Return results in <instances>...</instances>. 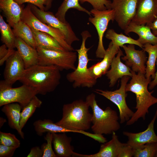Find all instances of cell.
Wrapping results in <instances>:
<instances>
[{
  "instance_id": "1",
  "label": "cell",
  "mask_w": 157,
  "mask_h": 157,
  "mask_svg": "<svg viewBox=\"0 0 157 157\" xmlns=\"http://www.w3.org/2000/svg\"><path fill=\"white\" fill-rule=\"evenodd\" d=\"M60 71L55 65L37 64L26 69L19 81L44 95L54 91L60 84Z\"/></svg>"
},
{
  "instance_id": "2",
  "label": "cell",
  "mask_w": 157,
  "mask_h": 157,
  "mask_svg": "<svg viewBox=\"0 0 157 157\" xmlns=\"http://www.w3.org/2000/svg\"><path fill=\"white\" fill-rule=\"evenodd\" d=\"M131 79L126 86V92L130 91L134 93L136 96V111L126 123V125L134 124L140 118L143 120L149 113V109L151 106L157 103V98L152 95L154 92H149L148 86L151 81V77L146 78L145 74L133 71L131 69Z\"/></svg>"
},
{
  "instance_id": "3",
  "label": "cell",
  "mask_w": 157,
  "mask_h": 157,
  "mask_svg": "<svg viewBox=\"0 0 157 157\" xmlns=\"http://www.w3.org/2000/svg\"><path fill=\"white\" fill-rule=\"evenodd\" d=\"M86 101L75 100L65 104L62 108L61 119L56 124L65 129L77 131H86L90 128L92 114L89 110Z\"/></svg>"
},
{
  "instance_id": "4",
  "label": "cell",
  "mask_w": 157,
  "mask_h": 157,
  "mask_svg": "<svg viewBox=\"0 0 157 157\" xmlns=\"http://www.w3.org/2000/svg\"><path fill=\"white\" fill-rule=\"evenodd\" d=\"M85 101L92 111L91 128L93 133L101 135L110 134L120 129L119 117L116 111L110 107L103 110L97 104L93 93L88 95Z\"/></svg>"
},
{
  "instance_id": "5",
  "label": "cell",
  "mask_w": 157,
  "mask_h": 157,
  "mask_svg": "<svg viewBox=\"0 0 157 157\" xmlns=\"http://www.w3.org/2000/svg\"><path fill=\"white\" fill-rule=\"evenodd\" d=\"M82 41L80 47L75 50L78 54V63L76 69L66 75L67 80L72 83L74 88L77 87L91 88L95 85L97 81L92 75L88 67V51L90 48H87L85 45L86 40L91 37L90 33L87 30L83 31L81 33Z\"/></svg>"
},
{
  "instance_id": "6",
  "label": "cell",
  "mask_w": 157,
  "mask_h": 157,
  "mask_svg": "<svg viewBox=\"0 0 157 157\" xmlns=\"http://www.w3.org/2000/svg\"><path fill=\"white\" fill-rule=\"evenodd\" d=\"M38 55V64L44 65H55L61 71L74 70L77 60V52L73 51H60L44 49L37 47Z\"/></svg>"
},
{
  "instance_id": "7",
  "label": "cell",
  "mask_w": 157,
  "mask_h": 157,
  "mask_svg": "<svg viewBox=\"0 0 157 157\" xmlns=\"http://www.w3.org/2000/svg\"><path fill=\"white\" fill-rule=\"evenodd\" d=\"M38 94L37 90L28 85L23 84L12 88L6 85L3 80L0 82V106L13 103L19 104L22 109L33 98Z\"/></svg>"
},
{
  "instance_id": "8",
  "label": "cell",
  "mask_w": 157,
  "mask_h": 157,
  "mask_svg": "<svg viewBox=\"0 0 157 157\" xmlns=\"http://www.w3.org/2000/svg\"><path fill=\"white\" fill-rule=\"evenodd\" d=\"M130 78V76H127L123 77L121 79L120 88L114 91L103 90L99 89L94 90L96 93L109 99L117 106L119 110V117L121 124L128 121L134 113L129 108L126 100L127 96L126 90V86Z\"/></svg>"
},
{
  "instance_id": "9",
  "label": "cell",
  "mask_w": 157,
  "mask_h": 157,
  "mask_svg": "<svg viewBox=\"0 0 157 157\" xmlns=\"http://www.w3.org/2000/svg\"><path fill=\"white\" fill-rule=\"evenodd\" d=\"M21 20L30 28L47 33L52 36L66 50L74 51L72 46L67 43L65 36L60 30L42 22L35 15L31 10L29 3L24 8Z\"/></svg>"
},
{
  "instance_id": "10",
  "label": "cell",
  "mask_w": 157,
  "mask_h": 157,
  "mask_svg": "<svg viewBox=\"0 0 157 157\" xmlns=\"http://www.w3.org/2000/svg\"><path fill=\"white\" fill-rule=\"evenodd\" d=\"M90 11L92 16H90L88 20L95 27L98 36L96 56L103 58L106 51L103 44V37L110 21L113 22L115 20V12L112 9L100 10L94 8Z\"/></svg>"
},
{
  "instance_id": "11",
  "label": "cell",
  "mask_w": 157,
  "mask_h": 157,
  "mask_svg": "<svg viewBox=\"0 0 157 157\" xmlns=\"http://www.w3.org/2000/svg\"><path fill=\"white\" fill-rule=\"evenodd\" d=\"M29 4L35 15L42 22L60 30L65 36L66 41L69 45L72 46L73 42L79 40L68 22H63L52 12L42 10L32 4Z\"/></svg>"
},
{
  "instance_id": "12",
  "label": "cell",
  "mask_w": 157,
  "mask_h": 157,
  "mask_svg": "<svg viewBox=\"0 0 157 157\" xmlns=\"http://www.w3.org/2000/svg\"><path fill=\"white\" fill-rule=\"evenodd\" d=\"M138 0H112L111 9L115 12V20L124 30L135 16Z\"/></svg>"
},
{
  "instance_id": "13",
  "label": "cell",
  "mask_w": 157,
  "mask_h": 157,
  "mask_svg": "<svg viewBox=\"0 0 157 157\" xmlns=\"http://www.w3.org/2000/svg\"><path fill=\"white\" fill-rule=\"evenodd\" d=\"M25 69L24 62L17 51L6 61L3 72L4 82L12 87L19 81Z\"/></svg>"
},
{
  "instance_id": "14",
  "label": "cell",
  "mask_w": 157,
  "mask_h": 157,
  "mask_svg": "<svg viewBox=\"0 0 157 157\" xmlns=\"http://www.w3.org/2000/svg\"><path fill=\"white\" fill-rule=\"evenodd\" d=\"M122 47L125 51L126 55L122 59L125 61L126 65L131 67L133 72L145 74V64L147 58L146 52L143 50H136L133 44H129L127 46L124 45Z\"/></svg>"
},
{
  "instance_id": "15",
  "label": "cell",
  "mask_w": 157,
  "mask_h": 157,
  "mask_svg": "<svg viewBox=\"0 0 157 157\" xmlns=\"http://www.w3.org/2000/svg\"><path fill=\"white\" fill-rule=\"evenodd\" d=\"M157 18V0H138L136 15L131 22L148 25Z\"/></svg>"
},
{
  "instance_id": "16",
  "label": "cell",
  "mask_w": 157,
  "mask_h": 157,
  "mask_svg": "<svg viewBox=\"0 0 157 157\" xmlns=\"http://www.w3.org/2000/svg\"><path fill=\"white\" fill-rule=\"evenodd\" d=\"M157 116V109L155 115L145 131L138 133L124 131L123 135L128 138L127 143L135 148L145 144L157 142V136L154 131V125Z\"/></svg>"
},
{
  "instance_id": "17",
  "label": "cell",
  "mask_w": 157,
  "mask_h": 157,
  "mask_svg": "<svg viewBox=\"0 0 157 157\" xmlns=\"http://www.w3.org/2000/svg\"><path fill=\"white\" fill-rule=\"evenodd\" d=\"M111 139L103 143L99 151L96 153L85 155L74 152L72 157H120L123 143L119 140L115 132L112 134Z\"/></svg>"
},
{
  "instance_id": "18",
  "label": "cell",
  "mask_w": 157,
  "mask_h": 157,
  "mask_svg": "<svg viewBox=\"0 0 157 157\" xmlns=\"http://www.w3.org/2000/svg\"><path fill=\"white\" fill-rule=\"evenodd\" d=\"M120 47L112 41L109 44L102 60L89 68L92 76L96 79L106 74L113 60L119 51Z\"/></svg>"
},
{
  "instance_id": "19",
  "label": "cell",
  "mask_w": 157,
  "mask_h": 157,
  "mask_svg": "<svg viewBox=\"0 0 157 157\" xmlns=\"http://www.w3.org/2000/svg\"><path fill=\"white\" fill-rule=\"evenodd\" d=\"M123 56H124L123 53L120 49L116 56L113 60L110 69L106 73V76L110 80V87L114 86L117 80L124 76H127L131 77L132 76L130 68L121 61V57Z\"/></svg>"
},
{
  "instance_id": "20",
  "label": "cell",
  "mask_w": 157,
  "mask_h": 157,
  "mask_svg": "<svg viewBox=\"0 0 157 157\" xmlns=\"http://www.w3.org/2000/svg\"><path fill=\"white\" fill-rule=\"evenodd\" d=\"M15 46L24 62L25 69L38 64V55L36 49L17 37L15 38Z\"/></svg>"
},
{
  "instance_id": "21",
  "label": "cell",
  "mask_w": 157,
  "mask_h": 157,
  "mask_svg": "<svg viewBox=\"0 0 157 157\" xmlns=\"http://www.w3.org/2000/svg\"><path fill=\"white\" fill-rule=\"evenodd\" d=\"M24 7V5L19 4L14 0H0V8L12 28L21 20Z\"/></svg>"
},
{
  "instance_id": "22",
  "label": "cell",
  "mask_w": 157,
  "mask_h": 157,
  "mask_svg": "<svg viewBox=\"0 0 157 157\" xmlns=\"http://www.w3.org/2000/svg\"><path fill=\"white\" fill-rule=\"evenodd\" d=\"M3 106L1 110L7 118L9 126L16 130L21 138L24 139V134L20 125L21 106L17 103L8 104Z\"/></svg>"
},
{
  "instance_id": "23",
  "label": "cell",
  "mask_w": 157,
  "mask_h": 157,
  "mask_svg": "<svg viewBox=\"0 0 157 157\" xmlns=\"http://www.w3.org/2000/svg\"><path fill=\"white\" fill-rule=\"evenodd\" d=\"M72 138L65 133H52V144L57 157H71L74 152L73 147L71 144Z\"/></svg>"
},
{
  "instance_id": "24",
  "label": "cell",
  "mask_w": 157,
  "mask_h": 157,
  "mask_svg": "<svg viewBox=\"0 0 157 157\" xmlns=\"http://www.w3.org/2000/svg\"><path fill=\"white\" fill-rule=\"evenodd\" d=\"M124 31L126 35L131 32L137 34L139 36L137 40L143 45L147 43L157 45V36L153 33L150 27L146 25H138L131 22Z\"/></svg>"
},
{
  "instance_id": "25",
  "label": "cell",
  "mask_w": 157,
  "mask_h": 157,
  "mask_svg": "<svg viewBox=\"0 0 157 157\" xmlns=\"http://www.w3.org/2000/svg\"><path fill=\"white\" fill-rule=\"evenodd\" d=\"M31 29L35 38L36 47H39L47 49L60 51L66 50L49 34L31 28Z\"/></svg>"
},
{
  "instance_id": "26",
  "label": "cell",
  "mask_w": 157,
  "mask_h": 157,
  "mask_svg": "<svg viewBox=\"0 0 157 157\" xmlns=\"http://www.w3.org/2000/svg\"><path fill=\"white\" fill-rule=\"evenodd\" d=\"M33 125L37 134L40 136H42L46 132L51 133H79L78 131L67 129L58 125L49 119H38L34 122Z\"/></svg>"
},
{
  "instance_id": "27",
  "label": "cell",
  "mask_w": 157,
  "mask_h": 157,
  "mask_svg": "<svg viewBox=\"0 0 157 157\" xmlns=\"http://www.w3.org/2000/svg\"><path fill=\"white\" fill-rule=\"evenodd\" d=\"M13 28L15 37L20 38L29 45L36 48L35 38L31 28L28 24L21 20Z\"/></svg>"
},
{
  "instance_id": "28",
  "label": "cell",
  "mask_w": 157,
  "mask_h": 157,
  "mask_svg": "<svg viewBox=\"0 0 157 157\" xmlns=\"http://www.w3.org/2000/svg\"><path fill=\"white\" fill-rule=\"evenodd\" d=\"M142 50L147 52L149 55L146 63L145 76L148 78L151 77L154 79L155 76V65L157 59V45L146 43L143 45Z\"/></svg>"
},
{
  "instance_id": "29",
  "label": "cell",
  "mask_w": 157,
  "mask_h": 157,
  "mask_svg": "<svg viewBox=\"0 0 157 157\" xmlns=\"http://www.w3.org/2000/svg\"><path fill=\"white\" fill-rule=\"evenodd\" d=\"M79 0H63L62 3L58 8L55 15L60 21L66 23L65 16L68 10L71 8L76 9L85 12L90 16H91L90 11L81 6L79 3Z\"/></svg>"
},
{
  "instance_id": "30",
  "label": "cell",
  "mask_w": 157,
  "mask_h": 157,
  "mask_svg": "<svg viewBox=\"0 0 157 157\" xmlns=\"http://www.w3.org/2000/svg\"><path fill=\"white\" fill-rule=\"evenodd\" d=\"M105 37L111 40L113 43L120 47L125 44H133L137 45L143 49V45L137 40H135L130 37L126 36L122 33H118L113 29L107 30L105 34Z\"/></svg>"
},
{
  "instance_id": "31",
  "label": "cell",
  "mask_w": 157,
  "mask_h": 157,
  "mask_svg": "<svg viewBox=\"0 0 157 157\" xmlns=\"http://www.w3.org/2000/svg\"><path fill=\"white\" fill-rule=\"evenodd\" d=\"M11 27L4 21L2 16L0 15V32L1 40L8 49H14L15 48L16 37Z\"/></svg>"
},
{
  "instance_id": "32",
  "label": "cell",
  "mask_w": 157,
  "mask_h": 157,
  "mask_svg": "<svg viewBox=\"0 0 157 157\" xmlns=\"http://www.w3.org/2000/svg\"><path fill=\"white\" fill-rule=\"evenodd\" d=\"M42 104V101L36 95L22 108L21 112L20 122V127L22 130L29 119L32 115L36 109L40 107Z\"/></svg>"
},
{
  "instance_id": "33",
  "label": "cell",
  "mask_w": 157,
  "mask_h": 157,
  "mask_svg": "<svg viewBox=\"0 0 157 157\" xmlns=\"http://www.w3.org/2000/svg\"><path fill=\"white\" fill-rule=\"evenodd\" d=\"M133 148V157H156L157 153V142L147 143Z\"/></svg>"
},
{
  "instance_id": "34",
  "label": "cell",
  "mask_w": 157,
  "mask_h": 157,
  "mask_svg": "<svg viewBox=\"0 0 157 157\" xmlns=\"http://www.w3.org/2000/svg\"><path fill=\"white\" fill-rule=\"evenodd\" d=\"M0 144L16 147H20V142L15 135L10 133L0 132Z\"/></svg>"
},
{
  "instance_id": "35",
  "label": "cell",
  "mask_w": 157,
  "mask_h": 157,
  "mask_svg": "<svg viewBox=\"0 0 157 157\" xmlns=\"http://www.w3.org/2000/svg\"><path fill=\"white\" fill-rule=\"evenodd\" d=\"M44 139L47 143L42 144L40 147L43 151L42 157H57L52 148V133H47Z\"/></svg>"
},
{
  "instance_id": "36",
  "label": "cell",
  "mask_w": 157,
  "mask_h": 157,
  "mask_svg": "<svg viewBox=\"0 0 157 157\" xmlns=\"http://www.w3.org/2000/svg\"><path fill=\"white\" fill-rule=\"evenodd\" d=\"M81 4L88 2L90 4L93 8L102 10L111 9L112 1L110 0H79Z\"/></svg>"
},
{
  "instance_id": "37",
  "label": "cell",
  "mask_w": 157,
  "mask_h": 157,
  "mask_svg": "<svg viewBox=\"0 0 157 157\" xmlns=\"http://www.w3.org/2000/svg\"><path fill=\"white\" fill-rule=\"evenodd\" d=\"M20 5L27 3L32 4L38 7L40 9L45 11V6L47 3V0H14Z\"/></svg>"
},
{
  "instance_id": "38",
  "label": "cell",
  "mask_w": 157,
  "mask_h": 157,
  "mask_svg": "<svg viewBox=\"0 0 157 157\" xmlns=\"http://www.w3.org/2000/svg\"><path fill=\"white\" fill-rule=\"evenodd\" d=\"M17 149L14 147L0 144V157H11Z\"/></svg>"
},
{
  "instance_id": "39",
  "label": "cell",
  "mask_w": 157,
  "mask_h": 157,
  "mask_svg": "<svg viewBox=\"0 0 157 157\" xmlns=\"http://www.w3.org/2000/svg\"><path fill=\"white\" fill-rule=\"evenodd\" d=\"M43 153L41 147L35 146L32 147L27 157H42Z\"/></svg>"
},
{
  "instance_id": "40",
  "label": "cell",
  "mask_w": 157,
  "mask_h": 157,
  "mask_svg": "<svg viewBox=\"0 0 157 157\" xmlns=\"http://www.w3.org/2000/svg\"><path fill=\"white\" fill-rule=\"evenodd\" d=\"M147 25L150 27L153 33L157 36V18L154 22Z\"/></svg>"
},
{
  "instance_id": "41",
  "label": "cell",
  "mask_w": 157,
  "mask_h": 157,
  "mask_svg": "<svg viewBox=\"0 0 157 157\" xmlns=\"http://www.w3.org/2000/svg\"><path fill=\"white\" fill-rule=\"evenodd\" d=\"M9 49L4 44L0 47V59L4 57L8 53Z\"/></svg>"
},
{
  "instance_id": "42",
  "label": "cell",
  "mask_w": 157,
  "mask_h": 157,
  "mask_svg": "<svg viewBox=\"0 0 157 157\" xmlns=\"http://www.w3.org/2000/svg\"><path fill=\"white\" fill-rule=\"evenodd\" d=\"M7 54L2 58L0 59V65L2 66L3 63L15 52L14 49H9Z\"/></svg>"
},
{
  "instance_id": "43",
  "label": "cell",
  "mask_w": 157,
  "mask_h": 157,
  "mask_svg": "<svg viewBox=\"0 0 157 157\" xmlns=\"http://www.w3.org/2000/svg\"><path fill=\"white\" fill-rule=\"evenodd\" d=\"M156 64L157 65V59L156 61ZM157 85V70L155 74V76L153 80L151 81L149 83V89L150 90L153 89Z\"/></svg>"
},
{
  "instance_id": "44",
  "label": "cell",
  "mask_w": 157,
  "mask_h": 157,
  "mask_svg": "<svg viewBox=\"0 0 157 157\" xmlns=\"http://www.w3.org/2000/svg\"><path fill=\"white\" fill-rule=\"evenodd\" d=\"M54 0H47V3L45 6V11H47L51 8L52 3Z\"/></svg>"
},
{
  "instance_id": "45",
  "label": "cell",
  "mask_w": 157,
  "mask_h": 157,
  "mask_svg": "<svg viewBox=\"0 0 157 157\" xmlns=\"http://www.w3.org/2000/svg\"><path fill=\"white\" fill-rule=\"evenodd\" d=\"M6 122V119L2 117H0V128H1L4 124Z\"/></svg>"
},
{
  "instance_id": "46",
  "label": "cell",
  "mask_w": 157,
  "mask_h": 157,
  "mask_svg": "<svg viewBox=\"0 0 157 157\" xmlns=\"http://www.w3.org/2000/svg\"><path fill=\"white\" fill-rule=\"evenodd\" d=\"M156 157H157V153L156 154Z\"/></svg>"
}]
</instances>
